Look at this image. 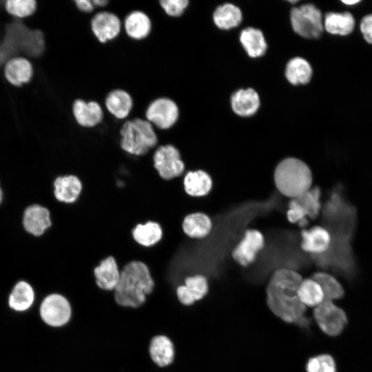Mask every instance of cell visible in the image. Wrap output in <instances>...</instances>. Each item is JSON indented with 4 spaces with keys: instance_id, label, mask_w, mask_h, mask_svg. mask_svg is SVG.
Masks as SVG:
<instances>
[{
    "instance_id": "cell-36",
    "label": "cell",
    "mask_w": 372,
    "mask_h": 372,
    "mask_svg": "<svg viewBox=\"0 0 372 372\" xmlns=\"http://www.w3.org/2000/svg\"><path fill=\"white\" fill-rule=\"evenodd\" d=\"M7 11L16 17H25L32 14L36 8L33 0H9L6 3Z\"/></svg>"
},
{
    "instance_id": "cell-40",
    "label": "cell",
    "mask_w": 372,
    "mask_h": 372,
    "mask_svg": "<svg viewBox=\"0 0 372 372\" xmlns=\"http://www.w3.org/2000/svg\"><path fill=\"white\" fill-rule=\"evenodd\" d=\"M360 27L365 41L369 43H372V14L364 16Z\"/></svg>"
},
{
    "instance_id": "cell-16",
    "label": "cell",
    "mask_w": 372,
    "mask_h": 372,
    "mask_svg": "<svg viewBox=\"0 0 372 372\" xmlns=\"http://www.w3.org/2000/svg\"><path fill=\"white\" fill-rule=\"evenodd\" d=\"M183 187L186 194L192 198L207 196L213 188V180L204 169L189 171L183 176Z\"/></svg>"
},
{
    "instance_id": "cell-26",
    "label": "cell",
    "mask_w": 372,
    "mask_h": 372,
    "mask_svg": "<svg viewBox=\"0 0 372 372\" xmlns=\"http://www.w3.org/2000/svg\"><path fill=\"white\" fill-rule=\"evenodd\" d=\"M354 27L353 16L349 12H329L325 16L324 28L332 34L348 35L353 32Z\"/></svg>"
},
{
    "instance_id": "cell-10",
    "label": "cell",
    "mask_w": 372,
    "mask_h": 372,
    "mask_svg": "<svg viewBox=\"0 0 372 372\" xmlns=\"http://www.w3.org/2000/svg\"><path fill=\"white\" fill-rule=\"evenodd\" d=\"M179 114V108L175 101L167 97H161L149 103L145 116L153 127L167 130L176 123Z\"/></svg>"
},
{
    "instance_id": "cell-17",
    "label": "cell",
    "mask_w": 372,
    "mask_h": 372,
    "mask_svg": "<svg viewBox=\"0 0 372 372\" xmlns=\"http://www.w3.org/2000/svg\"><path fill=\"white\" fill-rule=\"evenodd\" d=\"M72 112L77 123L87 128L98 125L104 116L102 107L95 101L86 102L82 99H76L72 105Z\"/></svg>"
},
{
    "instance_id": "cell-27",
    "label": "cell",
    "mask_w": 372,
    "mask_h": 372,
    "mask_svg": "<svg viewBox=\"0 0 372 372\" xmlns=\"http://www.w3.org/2000/svg\"><path fill=\"white\" fill-rule=\"evenodd\" d=\"M32 75L31 63L24 58H14L5 67V76L14 85H21L30 81Z\"/></svg>"
},
{
    "instance_id": "cell-44",
    "label": "cell",
    "mask_w": 372,
    "mask_h": 372,
    "mask_svg": "<svg viewBox=\"0 0 372 372\" xmlns=\"http://www.w3.org/2000/svg\"><path fill=\"white\" fill-rule=\"evenodd\" d=\"M342 2L347 5H354L360 2L359 0H347L342 1Z\"/></svg>"
},
{
    "instance_id": "cell-34",
    "label": "cell",
    "mask_w": 372,
    "mask_h": 372,
    "mask_svg": "<svg viewBox=\"0 0 372 372\" xmlns=\"http://www.w3.org/2000/svg\"><path fill=\"white\" fill-rule=\"evenodd\" d=\"M183 285L192 294L196 301L203 299L209 292V282L205 276L197 273L185 278Z\"/></svg>"
},
{
    "instance_id": "cell-13",
    "label": "cell",
    "mask_w": 372,
    "mask_h": 372,
    "mask_svg": "<svg viewBox=\"0 0 372 372\" xmlns=\"http://www.w3.org/2000/svg\"><path fill=\"white\" fill-rule=\"evenodd\" d=\"M121 25L119 17L108 11L96 13L90 21L91 30L101 43L116 39L121 32Z\"/></svg>"
},
{
    "instance_id": "cell-32",
    "label": "cell",
    "mask_w": 372,
    "mask_h": 372,
    "mask_svg": "<svg viewBox=\"0 0 372 372\" xmlns=\"http://www.w3.org/2000/svg\"><path fill=\"white\" fill-rule=\"evenodd\" d=\"M320 286L324 300H335L343 297L344 291L335 276L325 271H316L311 276Z\"/></svg>"
},
{
    "instance_id": "cell-8",
    "label": "cell",
    "mask_w": 372,
    "mask_h": 372,
    "mask_svg": "<svg viewBox=\"0 0 372 372\" xmlns=\"http://www.w3.org/2000/svg\"><path fill=\"white\" fill-rule=\"evenodd\" d=\"M152 158L155 169L165 180H171L185 174V165L180 151L172 144L158 146Z\"/></svg>"
},
{
    "instance_id": "cell-38",
    "label": "cell",
    "mask_w": 372,
    "mask_h": 372,
    "mask_svg": "<svg viewBox=\"0 0 372 372\" xmlns=\"http://www.w3.org/2000/svg\"><path fill=\"white\" fill-rule=\"evenodd\" d=\"M307 214L303 208L293 199L289 202V209L287 211V218L291 223H303L306 221Z\"/></svg>"
},
{
    "instance_id": "cell-19",
    "label": "cell",
    "mask_w": 372,
    "mask_h": 372,
    "mask_svg": "<svg viewBox=\"0 0 372 372\" xmlns=\"http://www.w3.org/2000/svg\"><path fill=\"white\" fill-rule=\"evenodd\" d=\"M121 271L113 256H109L101 261L94 269V276L96 286L105 291H113L116 287Z\"/></svg>"
},
{
    "instance_id": "cell-37",
    "label": "cell",
    "mask_w": 372,
    "mask_h": 372,
    "mask_svg": "<svg viewBox=\"0 0 372 372\" xmlns=\"http://www.w3.org/2000/svg\"><path fill=\"white\" fill-rule=\"evenodd\" d=\"M159 4L167 15L180 17L189 5L187 0H161Z\"/></svg>"
},
{
    "instance_id": "cell-29",
    "label": "cell",
    "mask_w": 372,
    "mask_h": 372,
    "mask_svg": "<svg viewBox=\"0 0 372 372\" xmlns=\"http://www.w3.org/2000/svg\"><path fill=\"white\" fill-rule=\"evenodd\" d=\"M296 294L300 302L306 307L315 308L324 300L320 286L311 278H303Z\"/></svg>"
},
{
    "instance_id": "cell-18",
    "label": "cell",
    "mask_w": 372,
    "mask_h": 372,
    "mask_svg": "<svg viewBox=\"0 0 372 372\" xmlns=\"http://www.w3.org/2000/svg\"><path fill=\"white\" fill-rule=\"evenodd\" d=\"M35 298V291L32 285L26 280H21L12 288L8 295V304L14 311L25 312L33 306Z\"/></svg>"
},
{
    "instance_id": "cell-41",
    "label": "cell",
    "mask_w": 372,
    "mask_h": 372,
    "mask_svg": "<svg viewBox=\"0 0 372 372\" xmlns=\"http://www.w3.org/2000/svg\"><path fill=\"white\" fill-rule=\"evenodd\" d=\"M74 3L78 8V9L84 12H92L94 6L91 0H76Z\"/></svg>"
},
{
    "instance_id": "cell-9",
    "label": "cell",
    "mask_w": 372,
    "mask_h": 372,
    "mask_svg": "<svg viewBox=\"0 0 372 372\" xmlns=\"http://www.w3.org/2000/svg\"><path fill=\"white\" fill-rule=\"evenodd\" d=\"M313 316L320 330L330 336L340 335L347 324L345 312L329 300L313 308Z\"/></svg>"
},
{
    "instance_id": "cell-6",
    "label": "cell",
    "mask_w": 372,
    "mask_h": 372,
    "mask_svg": "<svg viewBox=\"0 0 372 372\" xmlns=\"http://www.w3.org/2000/svg\"><path fill=\"white\" fill-rule=\"evenodd\" d=\"M39 313L47 326L59 328L65 326L72 318V309L69 300L63 295L52 293L41 302Z\"/></svg>"
},
{
    "instance_id": "cell-15",
    "label": "cell",
    "mask_w": 372,
    "mask_h": 372,
    "mask_svg": "<svg viewBox=\"0 0 372 372\" xmlns=\"http://www.w3.org/2000/svg\"><path fill=\"white\" fill-rule=\"evenodd\" d=\"M53 196L61 203L71 205L76 202L80 196L83 185L74 175L57 176L53 181Z\"/></svg>"
},
{
    "instance_id": "cell-31",
    "label": "cell",
    "mask_w": 372,
    "mask_h": 372,
    "mask_svg": "<svg viewBox=\"0 0 372 372\" xmlns=\"http://www.w3.org/2000/svg\"><path fill=\"white\" fill-rule=\"evenodd\" d=\"M216 25L223 30H229L238 26L242 21L240 10L231 3L218 6L213 14Z\"/></svg>"
},
{
    "instance_id": "cell-25",
    "label": "cell",
    "mask_w": 372,
    "mask_h": 372,
    "mask_svg": "<svg viewBox=\"0 0 372 372\" xmlns=\"http://www.w3.org/2000/svg\"><path fill=\"white\" fill-rule=\"evenodd\" d=\"M134 241L144 247H151L158 243L163 236L161 225L154 221L138 224L132 231Z\"/></svg>"
},
{
    "instance_id": "cell-28",
    "label": "cell",
    "mask_w": 372,
    "mask_h": 372,
    "mask_svg": "<svg viewBox=\"0 0 372 372\" xmlns=\"http://www.w3.org/2000/svg\"><path fill=\"white\" fill-rule=\"evenodd\" d=\"M240 41L248 55L259 57L265 53L267 43L262 32L254 28L244 29L240 34Z\"/></svg>"
},
{
    "instance_id": "cell-30",
    "label": "cell",
    "mask_w": 372,
    "mask_h": 372,
    "mask_svg": "<svg viewBox=\"0 0 372 372\" xmlns=\"http://www.w3.org/2000/svg\"><path fill=\"white\" fill-rule=\"evenodd\" d=\"M285 76L293 85L306 84L311 80L312 69L305 59L301 57H295L287 63Z\"/></svg>"
},
{
    "instance_id": "cell-14",
    "label": "cell",
    "mask_w": 372,
    "mask_h": 372,
    "mask_svg": "<svg viewBox=\"0 0 372 372\" xmlns=\"http://www.w3.org/2000/svg\"><path fill=\"white\" fill-rule=\"evenodd\" d=\"M300 247L311 254H324L330 248L331 236L329 231L324 227L316 225L301 231Z\"/></svg>"
},
{
    "instance_id": "cell-12",
    "label": "cell",
    "mask_w": 372,
    "mask_h": 372,
    "mask_svg": "<svg viewBox=\"0 0 372 372\" xmlns=\"http://www.w3.org/2000/svg\"><path fill=\"white\" fill-rule=\"evenodd\" d=\"M265 245V237L261 231L256 229H248L234 248L232 258L241 267H247L256 260L258 254L264 249Z\"/></svg>"
},
{
    "instance_id": "cell-39",
    "label": "cell",
    "mask_w": 372,
    "mask_h": 372,
    "mask_svg": "<svg viewBox=\"0 0 372 372\" xmlns=\"http://www.w3.org/2000/svg\"><path fill=\"white\" fill-rule=\"evenodd\" d=\"M178 301L184 306H191L196 302L194 296L184 285H179L176 289Z\"/></svg>"
},
{
    "instance_id": "cell-43",
    "label": "cell",
    "mask_w": 372,
    "mask_h": 372,
    "mask_svg": "<svg viewBox=\"0 0 372 372\" xmlns=\"http://www.w3.org/2000/svg\"><path fill=\"white\" fill-rule=\"evenodd\" d=\"M3 200H4V192H3V189L2 188L1 181H0V206L3 203Z\"/></svg>"
},
{
    "instance_id": "cell-2",
    "label": "cell",
    "mask_w": 372,
    "mask_h": 372,
    "mask_svg": "<svg viewBox=\"0 0 372 372\" xmlns=\"http://www.w3.org/2000/svg\"><path fill=\"white\" fill-rule=\"evenodd\" d=\"M303 280L298 271L281 268L271 276L266 288V302L278 318L287 323H297L304 316L307 307L299 300L296 292Z\"/></svg>"
},
{
    "instance_id": "cell-5",
    "label": "cell",
    "mask_w": 372,
    "mask_h": 372,
    "mask_svg": "<svg viewBox=\"0 0 372 372\" xmlns=\"http://www.w3.org/2000/svg\"><path fill=\"white\" fill-rule=\"evenodd\" d=\"M120 147L135 156H143L159 146L158 135L146 119L135 118L126 121L120 129Z\"/></svg>"
},
{
    "instance_id": "cell-33",
    "label": "cell",
    "mask_w": 372,
    "mask_h": 372,
    "mask_svg": "<svg viewBox=\"0 0 372 372\" xmlns=\"http://www.w3.org/2000/svg\"><path fill=\"white\" fill-rule=\"evenodd\" d=\"M321 189L318 186L311 187L308 191L293 198L306 211L307 217L311 219L316 218L321 210Z\"/></svg>"
},
{
    "instance_id": "cell-24",
    "label": "cell",
    "mask_w": 372,
    "mask_h": 372,
    "mask_svg": "<svg viewBox=\"0 0 372 372\" xmlns=\"http://www.w3.org/2000/svg\"><path fill=\"white\" fill-rule=\"evenodd\" d=\"M231 107L234 112L241 116L254 114L260 106L258 93L252 88L239 90L231 96Z\"/></svg>"
},
{
    "instance_id": "cell-23",
    "label": "cell",
    "mask_w": 372,
    "mask_h": 372,
    "mask_svg": "<svg viewBox=\"0 0 372 372\" xmlns=\"http://www.w3.org/2000/svg\"><path fill=\"white\" fill-rule=\"evenodd\" d=\"M123 27L130 38L139 41L149 35L152 30V21L144 12L134 10L125 17Z\"/></svg>"
},
{
    "instance_id": "cell-1",
    "label": "cell",
    "mask_w": 372,
    "mask_h": 372,
    "mask_svg": "<svg viewBox=\"0 0 372 372\" xmlns=\"http://www.w3.org/2000/svg\"><path fill=\"white\" fill-rule=\"evenodd\" d=\"M328 205V216L332 227L331 243L324 254L326 265L333 267L344 278L353 280L358 273V264L353 247L357 231L358 215L356 207L344 194L342 187L335 189Z\"/></svg>"
},
{
    "instance_id": "cell-4",
    "label": "cell",
    "mask_w": 372,
    "mask_h": 372,
    "mask_svg": "<svg viewBox=\"0 0 372 372\" xmlns=\"http://www.w3.org/2000/svg\"><path fill=\"white\" fill-rule=\"evenodd\" d=\"M273 182L278 191L290 199L308 191L313 183V174L309 165L293 157L282 160L273 172Z\"/></svg>"
},
{
    "instance_id": "cell-42",
    "label": "cell",
    "mask_w": 372,
    "mask_h": 372,
    "mask_svg": "<svg viewBox=\"0 0 372 372\" xmlns=\"http://www.w3.org/2000/svg\"><path fill=\"white\" fill-rule=\"evenodd\" d=\"M94 4V6L96 7H105L106 6L109 1L107 0H92Z\"/></svg>"
},
{
    "instance_id": "cell-7",
    "label": "cell",
    "mask_w": 372,
    "mask_h": 372,
    "mask_svg": "<svg viewBox=\"0 0 372 372\" xmlns=\"http://www.w3.org/2000/svg\"><path fill=\"white\" fill-rule=\"evenodd\" d=\"M293 30L302 37L318 38L323 32L322 14L313 4H305L293 8L290 14Z\"/></svg>"
},
{
    "instance_id": "cell-20",
    "label": "cell",
    "mask_w": 372,
    "mask_h": 372,
    "mask_svg": "<svg viewBox=\"0 0 372 372\" xmlns=\"http://www.w3.org/2000/svg\"><path fill=\"white\" fill-rule=\"evenodd\" d=\"M213 223L209 215L205 212L197 211L187 214L183 218L182 229L189 238L203 240L211 232Z\"/></svg>"
},
{
    "instance_id": "cell-22",
    "label": "cell",
    "mask_w": 372,
    "mask_h": 372,
    "mask_svg": "<svg viewBox=\"0 0 372 372\" xmlns=\"http://www.w3.org/2000/svg\"><path fill=\"white\" fill-rule=\"evenodd\" d=\"M105 105L110 114L116 118H126L132 110L134 102L131 94L123 89L112 90L106 96Z\"/></svg>"
},
{
    "instance_id": "cell-21",
    "label": "cell",
    "mask_w": 372,
    "mask_h": 372,
    "mask_svg": "<svg viewBox=\"0 0 372 372\" xmlns=\"http://www.w3.org/2000/svg\"><path fill=\"white\" fill-rule=\"evenodd\" d=\"M149 355L155 365L161 368L167 367L174 360V345L165 335L154 336L149 344Z\"/></svg>"
},
{
    "instance_id": "cell-3",
    "label": "cell",
    "mask_w": 372,
    "mask_h": 372,
    "mask_svg": "<svg viewBox=\"0 0 372 372\" xmlns=\"http://www.w3.org/2000/svg\"><path fill=\"white\" fill-rule=\"evenodd\" d=\"M154 286L147 266L141 261H131L121 270L119 281L113 291L114 300L120 307L137 309L145 303Z\"/></svg>"
},
{
    "instance_id": "cell-35",
    "label": "cell",
    "mask_w": 372,
    "mask_h": 372,
    "mask_svg": "<svg viewBox=\"0 0 372 372\" xmlns=\"http://www.w3.org/2000/svg\"><path fill=\"white\" fill-rule=\"evenodd\" d=\"M306 371L307 372H336V365L331 355L320 354L308 360Z\"/></svg>"
},
{
    "instance_id": "cell-11",
    "label": "cell",
    "mask_w": 372,
    "mask_h": 372,
    "mask_svg": "<svg viewBox=\"0 0 372 372\" xmlns=\"http://www.w3.org/2000/svg\"><path fill=\"white\" fill-rule=\"evenodd\" d=\"M21 223L27 234L34 238L42 237L52 226L51 212L43 205L30 204L23 209Z\"/></svg>"
}]
</instances>
